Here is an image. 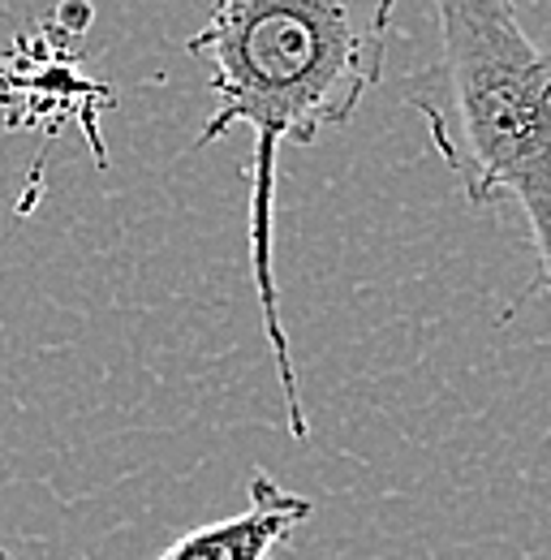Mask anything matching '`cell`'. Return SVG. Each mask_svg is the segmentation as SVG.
Segmentation results:
<instances>
[{
  "label": "cell",
  "mask_w": 551,
  "mask_h": 560,
  "mask_svg": "<svg viewBox=\"0 0 551 560\" xmlns=\"http://www.w3.org/2000/svg\"><path fill=\"white\" fill-rule=\"evenodd\" d=\"M392 9L397 0H215L186 44L215 95L195 147L237 126L250 135L246 259L293 440H310V415L276 284V164L284 142L310 147L324 130L353 121L384 78Z\"/></svg>",
  "instance_id": "6da1fadb"
},
{
  "label": "cell",
  "mask_w": 551,
  "mask_h": 560,
  "mask_svg": "<svg viewBox=\"0 0 551 560\" xmlns=\"http://www.w3.org/2000/svg\"><path fill=\"white\" fill-rule=\"evenodd\" d=\"M439 61L410 108L470 208L517 203L551 293V52L521 26V0H431Z\"/></svg>",
  "instance_id": "7a4b0ae2"
},
{
  "label": "cell",
  "mask_w": 551,
  "mask_h": 560,
  "mask_svg": "<svg viewBox=\"0 0 551 560\" xmlns=\"http://www.w3.org/2000/svg\"><path fill=\"white\" fill-rule=\"evenodd\" d=\"M315 504L297 491L280 488L268 470L250 475V504L233 517L207 522L199 530L173 539L160 560H272L276 544H284Z\"/></svg>",
  "instance_id": "3957f363"
},
{
  "label": "cell",
  "mask_w": 551,
  "mask_h": 560,
  "mask_svg": "<svg viewBox=\"0 0 551 560\" xmlns=\"http://www.w3.org/2000/svg\"><path fill=\"white\" fill-rule=\"evenodd\" d=\"M0 560H13V557H9V552H4V548H0Z\"/></svg>",
  "instance_id": "277c9868"
}]
</instances>
